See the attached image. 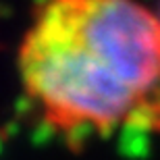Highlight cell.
Segmentation results:
<instances>
[{
  "label": "cell",
  "mask_w": 160,
  "mask_h": 160,
  "mask_svg": "<svg viewBox=\"0 0 160 160\" xmlns=\"http://www.w3.org/2000/svg\"><path fill=\"white\" fill-rule=\"evenodd\" d=\"M19 67L58 127H160V15L137 0H48L21 42Z\"/></svg>",
  "instance_id": "6da1fadb"
},
{
  "label": "cell",
  "mask_w": 160,
  "mask_h": 160,
  "mask_svg": "<svg viewBox=\"0 0 160 160\" xmlns=\"http://www.w3.org/2000/svg\"><path fill=\"white\" fill-rule=\"evenodd\" d=\"M158 15H160V12H158Z\"/></svg>",
  "instance_id": "7a4b0ae2"
}]
</instances>
